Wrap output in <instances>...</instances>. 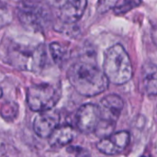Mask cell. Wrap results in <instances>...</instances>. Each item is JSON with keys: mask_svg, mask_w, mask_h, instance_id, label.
Here are the masks:
<instances>
[{"mask_svg": "<svg viewBox=\"0 0 157 157\" xmlns=\"http://www.w3.org/2000/svg\"><path fill=\"white\" fill-rule=\"evenodd\" d=\"M123 100L116 94H109L104 97L98 103V112L100 121L116 125L123 109Z\"/></svg>", "mask_w": 157, "mask_h": 157, "instance_id": "7", "label": "cell"}, {"mask_svg": "<svg viewBox=\"0 0 157 157\" xmlns=\"http://www.w3.org/2000/svg\"><path fill=\"white\" fill-rule=\"evenodd\" d=\"M75 157H92L90 153L84 148H76L75 149Z\"/></svg>", "mask_w": 157, "mask_h": 157, "instance_id": "17", "label": "cell"}, {"mask_svg": "<svg viewBox=\"0 0 157 157\" xmlns=\"http://www.w3.org/2000/svg\"><path fill=\"white\" fill-rule=\"evenodd\" d=\"M142 1L143 0H124L121 4L116 6V7L114 8V11L116 14H119V15L125 14L131 11L132 9H133L134 7H137L138 6H140Z\"/></svg>", "mask_w": 157, "mask_h": 157, "instance_id": "14", "label": "cell"}, {"mask_svg": "<svg viewBox=\"0 0 157 157\" xmlns=\"http://www.w3.org/2000/svg\"><path fill=\"white\" fill-rule=\"evenodd\" d=\"M45 2L57 18L65 24L77 22L86 7V0H45Z\"/></svg>", "mask_w": 157, "mask_h": 157, "instance_id": "6", "label": "cell"}, {"mask_svg": "<svg viewBox=\"0 0 157 157\" xmlns=\"http://www.w3.org/2000/svg\"><path fill=\"white\" fill-rule=\"evenodd\" d=\"M67 77L75 91L85 97H95L103 93L109 83L101 69L86 61H79L71 65Z\"/></svg>", "mask_w": 157, "mask_h": 157, "instance_id": "1", "label": "cell"}, {"mask_svg": "<svg viewBox=\"0 0 157 157\" xmlns=\"http://www.w3.org/2000/svg\"><path fill=\"white\" fill-rule=\"evenodd\" d=\"M18 112L17 105L15 103H6L1 109V115L6 120H13Z\"/></svg>", "mask_w": 157, "mask_h": 157, "instance_id": "15", "label": "cell"}, {"mask_svg": "<svg viewBox=\"0 0 157 157\" xmlns=\"http://www.w3.org/2000/svg\"><path fill=\"white\" fill-rule=\"evenodd\" d=\"M59 122L60 114L54 109H50L40 112L36 116L33 122V129L39 137L49 138L59 126Z\"/></svg>", "mask_w": 157, "mask_h": 157, "instance_id": "10", "label": "cell"}, {"mask_svg": "<svg viewBox=\"0 0 157 157\" xmlns=\"http://www.w3.org/2000/svg\"><path fill=\"white\" fill-rule=\"evenodd\" d=\"M142 86L148 96H157V65L146 63L142 68Z\"/></svg>", "mask_w": 157, "mask_h": 157, "instance_id": "11", "label": "cell"}, {"mask_svg": "<svg viewBox=\"0 0 157 157\" xmlns=\"http://www.w3.org/2000/svg\"><path fill=\"white\" fill-rule=\"evenodd\" d=\"M50 51L53 61L59 65L63 64L69 57V51L67 47L60 42H52L50 45Z\"/></svg>", "mask_w": 157, "mask_h": 157, "instance_id": "13", "label": "cell"}, {"mask_svg": "<svg viewBox=\"0 0 157 157\" xmlns=\"http://www.w3.org/2000/svg\"><path fill=\"white\" fill-rule=\"evenodd\" d=\"M17 17L25 27L38 31L45 27L49 12L45 6L40 2L24 0L17 6Z\"/></svg>", "mask_w": 157, "mask_h": 157, "instance_id": "4", "label": "cell"}, {"mask_svg": "<svg viewBox=\"0 0 157 157\" xmlns=\"http://www.w3.org/2000/svg\"><path fill=\"white\" fill-rule=\"evenodd\" d=\"M75 138V131L69 125L58 126L49 137L50 145L52 148H61L69 144Z\"/></svg>", "mask_w": 157, "mask_h": 157, "instance_id": "12", "label": "cell"}, {"mask_svg": "<svg viewBox=\"0 0 157 157\" xmlns=\"http://www.w3.org/2000/svg\"><path fill=\"white\" fill-rule=\"evenodd\" d=\"M119 0H98V12L100 14H104L113 8L118 5Z\"/></svg>", "mask_w": 157, "mask_h": 157, "instance_id": "16", "label": "cell"}, {"mask_svg": "<svg viewBox=\"0 0 157 157\" xmlns=\"http://www.w3.org/2000/svg\"><path fill=\"white\" fill-rule=\"evenodd\" d=\"M130 143V133L126 131L113 132L101 138L98 143V150L107 155H115L123 152Z\"/></svg>", "mask_w": 157, "mask_h": 157, "instance_id": "9", "label": "cell"}, {"mask_svg": "<svg viewBox=\"0 0 157 157\" xmlns=\"http://www.w3.org/2000/svg\"><path fill=\"white\" fill-rule=\"evenodd\" d=\"M152 38H153L154 42L155 43V45L157 46V26L153 28V30H152Z\"/></svg>", "mask_w": 157, "mask_h": 157, "instance_id": "18", "label": "cell"}, {"mask_svg": "<svg viewBox=\"0 0 157 157\" xmlns=\"http://www.w3.org/2000/svg\"><path fill=\"white\" fill-rule=\"evenodd\" d=\"M2 96H3V91H2V88L0 87V98H2Z\"/></svg>", "mask_w": 157, "mask_h": 157, "instance_id": "19", "label": "cell"}, {"mask_svg": "<svg viewBox=\"0 0 157 157\" xmlns=\"http://www.w3.org/2000/svg\"><path fill=\"white\" fill-rule=\"evenodd\" d=\"M103 72L109 82L114 85H123L132 77L131 59L121 44H115L105 52Z\"/></svg>", "mask_w": 157, "mask_h": 157, "instance_id": "2", "label": "cell"}, {"mask_svg": "<svg viewBox=\"0 0 157 157\" xmlns=\"http://www.w3.org/2000/svg\"><path fill=\"white\" fill-rule=\"evenodd\" d=\"M10 56L14 65L28 71H37L45 62V52L42 46H15L11 50Z\"/></svg>", "mask_w": 157, "mask_h": 157, "instance_id": "5", "label": "cell"}, {"mask_svg": "<svg viewBox=\"0 0 157 157\" xmlns=\"http://www.w3.org/2000/svg\"><path fill=\"white\" fill-rule=\"evenodd\" d=\"M60 99L59 91L50 84L32 85L27 91V103L34 112L52 109Z\"/></svg>", "mask_w": 157, "mask_h": 157, "instance_id": "3", "label": "cell"}, {"mask_svg": "<svg viewBox=\"0 0 157 157\" xmlns=\"http://www.w3.org/2000/svg\"><path fill=\"white\" fill-rule=\"evenodd\" d=\"M99 120L98 108L97 105L91 103L81 106L75 115V124L77 129L86 134L95 132Z\"/></svg>", "mask_w": 157, "mask_h": 157, "instance_id": "8", "label": "cell"}]
</instances>
